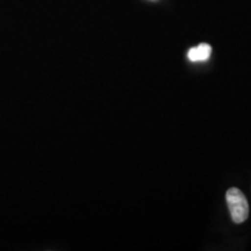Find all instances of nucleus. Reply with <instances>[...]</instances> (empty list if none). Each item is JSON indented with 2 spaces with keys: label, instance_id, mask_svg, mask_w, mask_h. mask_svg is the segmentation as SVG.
I'll return each mask as SVG.
<instances>
[{
  "label": "nucleus",
  "instance_id": "f257e3e1",
  "mask_svg": "<svg viewBox=\"0 0 251 251\" xmlns=\"http://www.w3.org/2000/svg\"><path fill=\"white\" fill-rule=\"evenodd\" d=\"M226 199L230 212L231 220L235 224H242L249 216V203L242 191L236 187H231L227 191Z\"/></svg>",
  "mask_w": 251,
  "mask_h": 251
},
{
  "label": "nucleus",
  "instance_id": "f03ea898",
  "mask_svg": "<svg viewBox=\"0 0 251 251\" xmlns=\"http://www.w3.org/2000/svg\"><path fill=\"white\" fill-rule=\"evenodd\" d=\"M211 54L212 47L209 45H206V43H202V45H199L198 47H194V48L188 50L187 57L192 62H200L208 59Z\"/></svg>",
  "mask_w": 251,
  "mask_h": 251
}]
</instances>
